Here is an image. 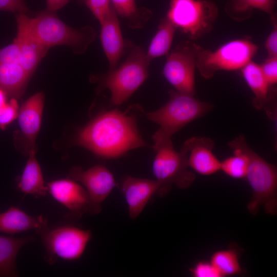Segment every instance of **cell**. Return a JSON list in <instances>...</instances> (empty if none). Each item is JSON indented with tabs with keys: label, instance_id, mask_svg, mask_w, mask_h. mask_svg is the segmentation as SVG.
Returning <instances> with one entry per match:
<instances>
[{
	"label": "cell",
	"instance_id": "obj_22",
	"mask_svg": "<svg viewBox=\"0 0 277 277\" xmlns=\"http://www.w3.org/2000/svg\"><path fill=\"white\" fill-rule=\"evenodd\" d=\"M30 77L18 63L0 64V88L8 95L19 98Z\"/></svg>",
	"mask_w": 277,
	"mask_h": 277
},
{
	"label": "cell",
	"instance_id": "obj_20",
	"mask_svg": "<svg viewBox=\"0 0 277 277\" xmlns=\"http://www.w3.org/2000/svg\"><path fill=\"white\" fill-rule=\"evenodd\" d=\"M35 240L32 236L13 238L0 235V276H17V254L24 245Z\"/></svg>",
	"mask_w": 277,
	"mask_h": 277
},
{
	"label": "cell",
	"instance_id": "obj_8",
	"mask_svg": "<svg viewBox=\"0 0 277 277\" xmlns=\"http://www.w3.org/2000/svg\"><path fill=\"white\" fill-rule=\"evenodd\" d=\"M218 14L216 5L208 0H171L166 17L195 40L212 29Z\"/></svg>",
	"mask_w": 277,
	"mask_h": 277
},
{
	"label": "cell",
	"instance_id": "obj_17",
	"mask_svg": "<svg viewBox=\"0 0 277 277\" xmlns=\"http://www.w3.org/2000/svg\"><path fill=\"white\" fill-rule=\"evenodd\" d=\"M156 180L142 179L130 175L121 182V189L127 202L130 219H136L142 213L150 199L159 189Z\"/></svg>",
	"mask_w": 277,
	"mask_h": 277
},
{
	"label": "cell",
	"instance_id": "obj_33",
	"mask_svg": "<svg viewBox=\"0 0 277 277\" xmlns=\"http://www.w3.org/2000/svg\"><path fill=\"white\" fill-rule=\"evenodd\" d=\"M271 19L273 28L265 43L268 57L277 56V25L276 14L274 13L271 14Z\"/></svg>",
	"mask_w": 277,
	"mask_h": 277
},
{
	"label": "cell",
	"instance_id": "obj_16",
	"mask_svg": "<svg viewBox=\"0 0 277 277\" xmlns=\"http://www.w3.org/2000/svg\"><path fill=\"white\" fill-rule=\"evenodd\" d=\"M44 103V93L37 92L26 100L18 110V125L28 155L35 152V140L41 125Z\"/></svg>",
	"mask_w": 277,
	"mask_h": 277
},
{
	"label": "cell",
	"instance_id": "obj_31",
	"mask_svg": "<svg viewBox=\"0 0 277 277\" xmlns=\"http://www.w3.org/2000/svg\"><path fill=\"white\" fill-rule=\"evenodd\" d=\"M260 66L269 85L275 84L277 82V56L268 57Z\"/></svg>",
	"mask_w": 277,
	"mask_h": 277
},
{
	"label": "cell",
	"instance_id": "obj_1",
	"mask_svg": "<svg viewBox=\"0 0 277 277\" xmlns=\"http://www.w3.org/2000/svg\"><path fill=\"white\" fill-rule=\"evenodd\" d=\"M134 106L124 112L114 108L98 114L80 131L75 144L105 159L117 158L147 146L138 132Z\"/></svg>",
	"mask_w": 277,
	"mask_h": 277
},
{
	"label": "cell",
	"instance_id": "obj_29",
	"mask_svg": "<svg viewBox=\"0 0 277 277\" xmlns=\"http://www.w3.org/2000/svg\"><path fill=\"white\" fill-rule=\"evenodd\" d=\"M20 56L19 47L15 39L11 44L0 49V64H19Z\"/></svg>",
	"mask_w": 277,
	"mask_h": 277
},
{
	"label": "cell",
	"instance_id": "obj_12",
	"mask_svg": "<svg viewBox=\"0 0 277 277\" xmlns=\"http://www.w3.org/2000/svg\"><path fill=\"white\" fill-rule=\"evenodd\" d=\"M48 192L66 207L76 218L84 214H94L89 195L82 186L72 180L61 179L47 184Z\"/></svg>",
	"mask_w": 277,
	"mask_h": 277
},
{
	"label": "cell",
	"instance_id": "obj_5",
	"mask_svg": "<svg viewBox=\"0 0 277 277\" xmlns=\"http://www.w3.org/2000/svg\"><path fill=\"white\" fill-rule=\"evenodd\" d=\"M30 26L37 39L48 49L54 46L66 45L74 53L82 54L96 37L95 30L91 26L74 29L61 20L55 12L47 9L30 17Z\"/></svg>",
	"mask_w": 277,
	"mask_h": 277
},
{
	"label": "cell",
	"instance_id": "obj_15",
	"mask_svg": "<svg viewBox=\"0 0 277 277\" xmlns=\"http://www.w3.org/2000/svg\"><path fill=\"white\" fill-rule=\"evenodd\" d=\"M241 70L246 83L254 95L253 106L258 110H264L271 120H276L275 93L270 92V85L265 78L260 66L250 61Z\"/></svg>",
	"mask_w": 277,
	"mask_h": 277
},
{
	"label": "cell",
	"instance_id": "obj_2",
	"mask_svg": "<svg viewBox=\"0 0 277 277\" xmlns=\"http://www.w3.org/2000/svg\"><path fill=\"white\" fill-rule=\"evenodd\" d=\"M231 149H237L247 156L248 169L245 178L252 190L248 204L249 212L256 214L263 206L267 213L274 214L277 207V172L270 164L254 151L247 144L243 135H239L228 143Z\"/></svg>",
	"mask_w": 277,
	"mask_h": 277
},
{
	"label": "cell",
	"instance_id": "obj_18",
	"mask_svg": "<svg viewBox=\"0 0 277 277\" xmlns=\"http://www.w3.org/2000/svg\"><path fill=\"white\" fill-rule=\"evenodd\" d=\"M100 24L101 44L109 62V71H110L117 66L121 57L128 51L129 41L123 39L117 15L113 7Z\"/></svg>",
	"mask_w": 277,
	"mask_h": 277
},
{
	"label": "cell",
	"instance_id": "obj_27",
	"mask_svg": "<svg viewBox=\"0 0 277 277\" xmlns=\"http://www.w3.org/2000/svg\"><path fill=\"white\" fill-rule=\"evenodd\" d=\"M233 155L221 162V170L234 179L245 178L248 165L247 156L237 149H232Z\"/></svg>",
	"mask_w": 277,
	"mask_h": 277
},
{
	"label": "cell",
	"instance_id": "obj_4",
	"mask_svg": "<svg viewBox=\"0 0 277 277\" xmlns=\"http://www.w3.org/2000/svg\"><path fill=\"white\" fill-rule=\"evenodd\" d=\"M128 51L124 62L99 76V90L110 91V101L112 106H120L126 102L149 75L151 61L143 48L129 42Z\"/></svg>",
	"mask_w": 277,
	"mask_h": 277
},
{
	"label": "cell",
	"instance_id": "obj_21",
	"mask_svg": "<svg viewBox=\"0 0 277 277\" xmlns=\"http://www.w3.org/2000/svg\"><path fill=\"white\" fill-rule=\"evenodd\" d=\"M28 156V160L17 183L18 187L25 194L35 196H45L48 189L44 184L41 168L35 157V152H31Z\"/></svg>",
	"mask_w": 277,
	"mask_h": 277
},
{
	"label": "cell",
	"instance_id": "obj_35",
	"mask_svg": "<svg viewBox=\"0 0 277 277\" xmlns=\"http://www.w3.org/2000/svg\"><path fill=\"white\" fill-rule=\"evenodd\" d=\"M7 95L4 90L0 88V114L6 111L9 106Z\"/></svg>",
	"mask_w": 277,
	"mask_h": 277
},
{
	"label": "cell",
	"instance_id": "obj_30",
	"mask_svg": "<svg viewBox=\"0 0 277 277\" xmlns=\"http://www.w3.org/2000/svg\"><path fill=\"white\" fill-rule=\"evenodd\" d=\"M192 275L195 277H221L222 275L211 264L207 262H198L190 269Z\"/></svg>",
	"mask_w": 277,
	"mask_h": 277
},
{
	"label": "cell",
	"instance_id": "obj_9",
	"mask_svg": "<svg viewBox=\"0 0 277 277\" xmlns=\"http://www.w3.org/2000/svg\"><path fill=\"white\" fill-rule=\"evenodd\" d=\"M40 235L45 250L46 262L52 264L58 259L75 261L85 252L92 238L90 230L81 229L72 225H64L53 228L46 227L36 230Z\"/></svg>",
	"mask_w": 277,
	"mask_h": 277
},
{
	"label": "cell",
	"instance_id": "obj_24",
	"mask_svg": "<svg viewBox=\"0 0 277 277\" xmlns=\"http://www.w3.org/2000/svg\"><path fill=\"white\" fill-rule=\"evenodd\" d=\"M117 15L127 21L129 27L133 29L143 28L151 18V10L138 7L135 0H110Z\"/></svg>",
	"mask_w": 277,
	"mask_h": 277
},
{
	"label": "cell",
	"instance_id": "obj_25",
	"mask_svg": "<svg viewBox=\"0 0 277 277\" xmlns=\"http://www.w3.org/2000/svg\"><path fill=\"white\" fill-rule=\"evenodd\" d=\"M176 29L174 25L166 16L161 20L157 31L146 52L147 57L150 61L168 54Z\"/></svg>",
	"mask_w": 277,
	"mask_h": 277
},
{
	"label": "cell",
	"instance_id": "obj_19",
	"mask_svg": "<svg viewBox=\"0 0 277 277\" xmlns=\"http://www.w3.org/2000/svg\"><path fill=\"white\" fill-rule=\"evenodd\" d=\"M48 221L42 215L31 216L15 207L0 213V232L15 234L30 229L35 230L47 226Z\"/></svg>",
	"mask_w": 277,
	"mask_h": 277
},
{
	"label": "cell",
	"instance_id": "obj_28",
	"mask_svg": "<svg viewBox=\"0 0 277 277\" xmlns=\"http://www.w3.org/2000/svg\"><path fill=\"white\" fill-rule=\"evenodd\" d=\"M81 5H84L92 12L100 23L106 17L113 6L110 0H76Z\"/></svg>",
	"mask_w": 277,
	"mask_h": 277
},
{
	"label": "cell",
	"instance_id": "obj_3",
	"mask_svg": "<svg viewBox=\"0 0 277 277\" xmlns=\"http://www.w3.org/2000/svg\"><path fill=\"white\" fill-rule=\"evenodd\" d=\"M169 100L164 106L146 114L148 120L160 126L152 135L153 146L172 140L174 133L213 108L211 103L200 101L194 95L172 90L169 91Z\"/></svg>",
	"mask_w": 277,
	"mask_h": 277
},
{
	"label": "cell",
	"instance_id": "obj_32",
	"mask_svg": "<svg viewBox=\"0 0 277 277\" xmlns=\"http://www.w3.org/2000/svg\"><path fill=\"white\" fill-rule=\"evenodd\" d=\"M0 11L15 13L28 14L29 9L24 0H0Z\"/></svg>",
	"mask_w": 277,
	"mask_h": 277
},
{
	"label": "cell",
	"instance_id": "obj_23",
	"mask_svg": "<svg viewBox=\"0 0 277 277\" xmlns=\"http://www.w3.org/2000/svg\"><path fill=\"white\" fill-rule=\"evenodd\" d=\"M276 4V0H229L225 10L233 19L242 21L250 17L254 9L272 14Z\"/></svg>",
	"mask_w": 277,
	"mask_h": 277
},
{
	"label": "cell",
	"instance_id": "obj_7",
	"mask_svg": "<svg viewBox=\"0 0 277 277\" xmlns=\"http://www.w3.org/2000/svg\"><path fill=\"white\" fill-rule=\"evenodd\" d=\"M152 148L156 152L152 170L160 185L156 195H165L173 185L184 189L193 184L195 176L188 170L186 155L182 148L179 151L174 150L172 140Z\"/></svg>",
	"mask_w": 277,
	"mask_h": 277
},
{
	"label": "cell",
	"instance_id": "obj_14",
	"mask_svg": "<svg viewBox=\"0 0 277 277\" xmlns=\"http://www.w3.org/2000/svg\"><path fill=\"white\" fill-rule=\"evenodd\" d=\"M214 141L206 137L187 140L181 148L185 152L188 167L203 175L213 174L221 170V162L213 153Z\"/></svg>",
	"mask_w": 277,
	"mask_h": 277
},
{
	"label": "cell",
	"instance_id": "obj_10",
	"mask_svg": "<svg viewBox=\"0 0 277 277\" xmlns=\"http://www.w3.org/2000/svg\"><path fill=\"white\" fill-rule=\"evenodd\" d=\"M196 46L190 41L179 43L167 54L163 70L164 77L176 91L191 95L195 93Z\"/></svg>",
	"mask_w": 277,
	"mask_h": 277
},
{
	"label": "cell",
	"instance_id": "obj_11",
	"mask_svg": "<svg viewBox=\"0 0 277 277\" xmlns=\"http://www.w3.org/2000/svg\"><path fill=\"white\" fill-rule=\"evenodd\" d=\"M68 179L80 182L85 187L91 200L94 214L101 211V204L116 186L112 173L103 165H95L86 170L74 166Z\"/></svg>",
	"mask_w": 277,
	"mask_h": 277
},
{
	"label": "cell",
	"instance_id": "obj_26",
	"mask_svg": "<svg viewBox=\"0 0 277 277\" xmlns=\"http://www.w3.org/2000/svg\"><path fill=\"white\" fill-rule=\"evenodd\" d=\"M210 262L222 276L235 275L242 272L238 254L233 249L221 250L214 252Z\"/></svg>",
	"mask_w": 277,
	"mask_h": 277
},
{
	"label": "cell",
	"instance_id": "obj_34",
	"mask_svg": "<svg viewBox=\"0 0 277 277\" xmlns=\"http://www.w3.org/2000/svg\"><path fill=\"white\" fill-rule=\"evenodd\" d=\"M71 0H46V9L55 12L66 6Z\"/></svg>",
	"mask_w": 277,
	"mask_h": 277
},
{
	"label": "cell",
	"instance_id": "obj_6",
	"mask_svg": "<svg viewBox=\"0 0 277 277\" xmlns=\"http://www.w3.org/2000/svg\"><path fill=\"white\" fill-rule=\"evenodd\" d=\"M258 50V46L247 38L231 41L213 51L197 44L196 67L203 77L209 79L218 71L241 69Z\"/></svg>",
	"mask_w": 277,
	"mask_h": 277
},
{
	"label": "cell",
	"instance_id": "obj_13",
	"mask_svg": "<svg viewBox=\"0 0 277 277\" xmlns=\"http://www.w3.org/2000/svg\"><path fill=\"white\" fill-rule=\"evenodd\" d=\"M17 34L14 39L21 52L19 64L30 77L48 49L44 47L35 36L30 26V17L27 14L16 15Z\"/></svg>",
	"mask_w": 277,
	"mask_h": 277
}]
</instances>
